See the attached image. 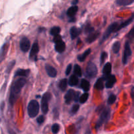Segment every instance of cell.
Listing matches in <instances>:
<instances>
[{
  "mask_svg": "<svg viewBox=\"0 0 134 134\" xmlns=\"http://www.w3.org/2000/svg\"><path fill=\"white\" fill-rule=\"evenodd\" d=\"M16 64V62L14 61V60H13V61H12L11 62H10V64L8 65L7 66V68L6 69V73H10V71H11V69H13V67H14V64Z\"/></svg>",
  "mask_w": 134,
  "mask_h": 134,
  "instance_id": "8d00e7d4",
  "label": "cell"
},
{
  "mask_svg": "<svg viewBox=\"0 0 134 134\" xmlns=\"http://www.w3.org/2000/svg\"><path fill=\"white\" fill-rule=\"evenodd\" d=\"M134 3V0H116V3L120 6H127Z\"/></svg>",
  "mask_w": 134,
  "mask_h": 134,
  "instance_id": "cb8c5ba5",
  "label": "cell"
},
{
  "mask_svg": "<svg viewBox=\"0 0 134 134\" xmlns=\"http://www.w3.org/2000/svg\"><path fill=\"white\" fill-rule=\"evenodd\" d=\"M30 69H18L16 70L14 77H28L30 75Z\"/></svg>",
  "mask_w": 134,
  "mask_h": 134,
  "instance_id": "2e32d148",
  "label": "cell"
},
{
  "mask_svg": "<svg viewBox=\"0 0 134 134\" xmlns=\"http://www.w3.org/2000/svg\"><path fill=\"white\" fill-rule=\"evenodd\" d=\"M120 41H116L115 42V43L113 44L112 47L113 51L114 53L117 54L119 53V51H120Z\"/></svg>",
  "mask_w": 134,
  "mask_h": 134,
  "instance_id": "f1b7e54d",
  "label": "cell"
},
{
  "mask_svg": "<svg viewBox=\"0 0 134 134\" xmlns=\"http://www.w3.org/2000/svg\"><path fill=\"white\" fill-rule=\"evenodd\" d=\"M61 40H62V37L60 36L59 34H58V35H54V37L53 41L54 42V43H56V42L58 41H60Z\"/></svg>",
  "mask_w": 134,
  "mask_h": 134,
  "instance_id": "f35d334b",
  "label": "cell"
},
{
  "mask_svg": "<svg viewBox=\"0 0 134 134\" xmlns=\"http://www.w3.org/2000/svg\"><path fill=\"white\" fill-rule=\"evenodd\" d=\"M80 33H81V30L79 29L78 27L73 26V27H71L70 29V35L71 39H75L79 35Z\"/></svg>",
  "mask_w": 134,
  "mask_h": 134,
  "instance_id": "e0dca14e",
  "label": "cell"
},
{
  "mask_svg": "<svg viewBox=\"0 0 134 134\" xmlns=\"http://www.w3.org/2000/svg\"><path fill=\"white\" fill-rule=\"evenodd\" d=\"M51 98V94L49 92H46L43 94L41 99V110L44 115L48 113V104Z\"/></svg>",
  "mask_w": 134,
  "mask_h": 134,
  "instance_id": "5b68a950",
  "label": "cell"
},
{
  "mask_svg": "<svg viewBox=\"0 0 134 134\" xmlns=\"http://www.w3.org/2000/svg\"><path fill=\"white\" fill-rule=\"evenodd\" d=\"M94 27H92V26H91V25L90 24H88L86 26V27H85V33L86 34H91V33L94 32Z\"/></svg>",
  "mask_w": 134,
  "mask_h": 134,
  "instance_id": "1f68e13d",
  "label": "cell"
},
{
  "mask_svg": "<svg viewBox=\"0 0 134 134\" xmlns=\"http://www.w3.org/2000/svg\"><path fill=\"white\" fill-rule=\"evenodd\" d=\"M26 83V81L24 78H20L17 79L12 85L10 96H9V103L11 105H13L14 103L16 102L17 99L19 97L20 94Z\"/></svg>",
  "mask_w": 134,
  "mask_h": 134,
  "instance_id": "6da1fadb",
  "label": "cell"
},
{
  "mask_svg": "<svg viewBox=\"0 0 134 134\" xmlns=\"http://www.w3.org/2000/svg\"><path fill=\"white\" fill-rule=\"evenodd\" d=\"M79 104H75L74 105H73L71 109V113L74 115V114H76L77 113V111L79 110Z\"/></svg>",
  "mask_w": 134,
  "mask_h": 134,
  "instance_id": "d590c367",
  "label": "cell"
},
{
  "mask_svg": "<svg viewBox=\"0 0 134 134\" xmlns=\"http://www.w3.org/2000/svg\"><path fill=\"white\" fill-rule=\"evenodd\" d=\"M133 20H134V13L132 14V15L131 16V17H130L128 20H125L124 22H122V23H120V24H119V26H118V27H117V31H120V30H122V28L128 26V25L130 24Z\"/></svg>",
  "mask_w": 134,
  "mask_h": 134,
  "instance_id": "5bb4252c",
  "label": "cell"
},
{
  "mask_svg": "<svg viewBox=\"0 0 134 134\" xmlns=\"http://www.w3.org/2000/svg\"><path fill=\"white\" fill-rule=\"evenodd\" d=\"M90 52H91V49H90V48H88V49L86 50L83 54H82L81 55H79V56L77 57V59L79 60V61L84 62L85 60V59L87 58V56L90 54Z\"/></svg>",
  "mask_w": 134,
  "mask_h": 134,
  "instance_id": "484cf974",
  "label": "cell"
},
{
  "mask_svg": "<svg viewBox=\"0 0 134 134\" xmlns=\"http://www.w3.org/2000/svg\"><path fill=\"white\" fill-rule=\"evenodd\" d=\"M78 0H72V5H75L76 4L78 3Z\"/></svg>",
  "mask_w": 134,
  "mask_h": 134,
  "instance_id": "7bdbcfd3",
  "label": "cell"
},
{
  "mask_svg": "<svg viewBox=\"0 0 134 134\" xmlns=\"http://www.w3.org/2000/svg\"><path fill=\"white\" fill-rule=\"evenodd\" d=\"M79 96H80L79 92H75V98H74L75 102H77L78 101H79V98H80Z\"/></svg>",
  "mask_w": 134,
  "mask_h": 134,
  "instance_id": "b9f144b4",
  "label": "cell"
},
{
  "mask_svg": "<svg viewBox=\"0 0 134 134\" xmlns=\"http://www.w3.org/2000/svg\"><path fill=\"white\" fill-rule=\"evenodd\" d=\"M60 126L58 124H54L52 126V132L53 133H58L60 131Z\"/></svg>",
  "mask_w": 134,
  "mask_h": 134,
  "instance_id": "e575fe53",
  "label": "cell"
},
{
  "mask_svg": "<svg viewBox=\"0 0 134 134\" xmlns=\"http://www.w3.org/2000/svg\"><path fill=\"white\" fill-rule=\"evenodd\" d=\"M118 26H119V23H118V22H114V23L111 24L107 27L105 32L103 34V37H102V39H101L100 42H99V44H102L103 42L105 41L109 37V36L113 34V33L117 32Z\"/></svg>",
  "mask_w": 134,
  "mask_h": 134,
  "instance_id": "277c9868",
  "label": "cell"
},
{
  "mask_svg": "<svg viewBox=\"0 0 134 134\" xmlns=\"http://www.w3.org/2000/svg\"><path fill=\"white\" fill-rule=\"evenodd\" d=\"M79 83V79L78 77H77L76 75H72L70 77H69V79L68 81V84H69L70 86H77Z\"/></svg>",
  "mask_w": 134,
  "mask_h": 134,
  "instance_id": "7402d4cb",
  "label": "cell"
},
{
  "mask_svg": "<svg viewBox=\"0 0 134 134\" xmlns=\"http://www.w3.org/2000/svg\"><path fill=\"white\" fill-rule=\"evenodd\" d=\"M30 41L27 37H24L20 41V48L23 52H27L30 48Z\"/></svg>",
  "mask_w": 134,
  "mask_h": 134,
  "instance_id": "9c48e42d",
  "label": "cell"
},
{
  "mask_svg": "<svg viewBox=\"0 0 134 134\" xmlns=\"http://www.w3.org/2000/svg\"><path fill=\"white\" fill-rule=\"evenodd\" d=\"M39 112V104L37 101L33 99L27 106V113L30 118H35Z\"/></svg>",
  "mask_w": 134,
  "mask_h": 134,
  "instance_id": "7a4b0ae2",
  "label": "cell"
},
{
  "mask_svg": "<svg viewBox=\"0 0 134 134\" xmlns=\"http://www.w3.org/2000/svg\"><path fill=\"white\" fill-rule=\"evenodd\" d=\"M60 31H61V28H60L59 26H54V27H52V28L51 29L50 34H51V35L54 36V35H58V34H60Z\"/></svg>",
  "mask_w": 134,
  "mask_h": 134,
  "instance_id": "83f0119b",
  "label": "cell"
},
{
  "mask_svg": "<svg viewBox=\"0 0 134 134\" xmlns=\"http://www.w3.org/2000/svg\"><path fill=\"white\" fill-rule=\"evenodd\" d=\"M104 78L103 77H101L99 78L97 80L96 82L95 85H94V87L96 89L98 90H102L104 88Z\"/></svg>",
  "mask_w": 134,
  "mask_h": 134,
  "instance_id": "ac0fdd59",
  "label": "cell"
},
{
  "mask_svg": "<svg viewBox=\"0 0 134 134\" xmlns=\"http://www.w3.org/2000/svg\"><path fill=\"white\" fill-rule=\"evenodd\" d=\"M86 72L87 75L90 78H94L98 74V68L96 65L95 64H94L92 62H90L88 64L87 67H86Z\"/></svg>",
  "mask_w": 134,
  "mask_h": 134,
  "instance_id": "52a82bcc",
  "label": "cell"
},
{
  "mask_svg": "<svg viewBox=\"0 0 134 134\" xmlns=\"http://www.w3.org/2000/svg\"><path fill=\"white\" fill-rule=\"evenodd\" d=\"M126 38L129 41H134V26L127 34Z\"/></svg>",
  "mask_w": 134,
  "mask_h": 134,
  "instance_id": "f546056e",
  "label": "cell"
},
{
  "mask_svg": "<svg viewBox=\"0 0 134 134\" xmlns=\"http://www.w3.org/2000/svg\"><path fill=\"white\" fill-rule=\"evenodd\" d=\"M65 43L62 40L55 43V50L58 53H62L65 50Z\"/></svg>",
  "mask_w": 134,
  "mask_h": 134,
  "instance_id": "4fadbf2b",
  "label": "cell"
},
{
  "mask_svg": "<svg viewBox=\"0 0 134 134\" xmlns=\"http://www.w3.org/2000/svg\"><path fill=\"white\" fill-rule=\"evenodd\" d=\"M111 70H112V65L109 62H107L104 65L103 69V76H108L111 75Z\"/></svg>",
  "mask_w": 134,
  "mask_h": 134,
  "instance_id": "ffe728a7",
  "label": "cell"
},
{
  "mask_svg": "<svg viewBox=\"0 0 134 134\" xmlns=\"http://www.w3.org/2000/svg\"><path fill=\"white\" fill-rule=\"evenodd\" d=\"M131 98H132V102H133V103L134 105V86H132V88H131Z\"/></svg>",
  "mask_w": 134,
  "mask_h": 134,
  "instance_id": "60d3db41",
  "label": "cell"
},
{
  "mask_svg": "<svg viewBox=\"0 0 134 134\" xmlns=\"http://www.w3.org/2000/svg\"><path fill=\"white\" fill-rule=\"evenodd\" d=\"M73 71H74L75 75H76L77 77H82V69H81L80 65H79L78 64L75 65L74 68H73Z\"/></svg>",
  "mask_w": 134,
  "mask_h": 134,
  "instance_id": "4316f807",
  "label": "cell"
},
{
  "mask_svg": "<svg viewBox=\"0 0 134 134\" xmlns=\"http://www.w3.org/2000/svg\"><path fill=\"white\" fill-rule=\"evenodd\" d=\"M78 7L76 6V5H73V6L71 7L67 11V15L70 17V18H73L78 11Z\"/></svg>",
  "mask_w": 134,
  "mask_h": 134,
  "instance_id": "d6986e66",
  "label": "cell"
},
{
  "mask_svg": "<svg viewBox=\"0 0 134 134\" xmlns=\"http://www.w3.org/2000/svg\"><path fill=\"white\" fill-rule=\"evenodd\" d=\"M67 85H68V79H62V80H60L58 86L62 91H65L67 88Z\"/></svg>",
  "mask_w": 134,
  "mask_h": 134,
  "instance_id": "d4e9b609",
  "label": "cell"
},
{
  "mask_svg": "<svg viewBox=\"0 0 134 134\" xmlns=\"http://www.w3.org/2000/svg\"><path fill=\"white\" fill-rule=\"evenodd\" d=\"M44 120H45V118H44V116H43V115H41V116H39V117L37 119V122L38 124H41L44 122Z\"/></svg>",
  "mask_w": 134,
  "mask_h": 134,
  "instance_id": "74e56055",
  "label": "cell"
},
{
  "mask_svg": "<svg viewBox=\"0 0 134 134\" xmlns=\"http://www.w3.org/2000/svg\"><path fill=\"white\" fill-rule=\"evenodd\" d=\"M81 87L85 92H88L90 90V84L87 80L86 79H82L81 82Z\"/></svg>",
  "mask_w": 134,
  "mask_h": 134,
  "instance_id": "44dd1931",
  "label": "cell"
},
{
  "mask_svg": "<svg viewBox=\"0 0 134 134\" xmlns=\"http://www.w3.org/2000/svg\"><path fill=\"white\" fill-rule=\"evenodd\" d=\"M105 82V87L107 88H111L116 82V77L113 75H109L108 76H103Z\"/></svg>",
  "mask_w": 134,
  "mask_h": 134,
  "instance_id": "30bf717a",
  "label": "cell"
},
{
  "mask_svg": "<svg viewBox=\"0 0 134 134\" xmlns=\"http://www.w3.org/2000/svg\"><path fill=\"white\" fill-rule=\"evenodd\" d=\"M107 58V53L106 52H103L100 56V65H102L104 64L105 61Z\"/></svg>",
  "mask_w": 134,
  "mask_h": 134,
  "instance_id": "836d02e7",
  "label": "cell"
},
{
  "mask_svg": "<svg viewBox=\"0 0 134 134\" xmlns=\"http://www.w3.org/2000/svg\"><path fill=\"white\" fill-rule=\"evenodd\" d=\"M75 95V91L72 89H70L68 91L66 94L65 95V102L67 104H69L73 99H74Z\"/></svg>",
  "mask_w": 134,
  "mask_h": 134,
  "instance_id": "7c38bea8",
  "label": "cell"
},
{
  "mask_svg": "<svg viewBox=\"0 0 134 134\" xmlns=\"http://www.w3.org/2000/svg\"><path fill=\"white\" fill-rule=\"evenodd\" d=\"M39 44L37 42L33 44L32 47L31 48V51L30 52V60L31 61H35L37 60V56L38 53H39Z\"/></svg>",
  "mask_w": 134,
  "mask_h": 134,
  "instance_id": "ba28073f",
  "label": "cell"
},
{
  "mask_svg": "<svg viewBox=\"0 0 134 134\" xmlns=\"http://www.w3.org/2000/svg\"><path fill=\"white\" fill-rule=\"evenodd\" d=\"M99 35V31H95L91 33V34H88L87 38H86V42L88 43H92V42H94V41L98 39V37Z\"/></svg>",
  "mask_w": 134,
  "mask_h": 134,
  "instance_id": "9a60e30c",
  "label": "cell"
},
{
  "mask_svg": "<svg viewBox=\"0 0 134 134\" xmlns=\"http://www.w3.org/2000/svg\"><path fill=\"white\" fill-rule=\"evenodd\" d=\"M111 116V109L109 108H105L103 110L101 113L99 119L96 123V128H99L103 125L104 123L108 122Z\"/></svg>",
  "mask_w": 134,
  "mask_h": 134,
  "instance_id": "3957f363",
  "label": "cell"
},
{
  "mask_svg": "<svg viewBox=\"0 0 134 134\" xmlns=\"http://www.w3.org/2000/svg\"><path fill=\"white\" fill-rule=\"evenodd\" d=\"M131 56H132V50L130 48V44L129 41H126L124 44V51L122 57V62L124 65H126L128 64V60Z\"/></svg>",
  "mask_w": 134,
  "mask_h": 134,
  "instance_id": "8992f818",
  "label": "cell"
},
{
  "mask_svg": "<svg viewBox=\"0 0 134 134\" xmlns=\"http://www.w3.org/2000/svg\"><path fill=\"white\" fill-rule=\"evenodd\" d=\"M45 70L47 71V73L48 74V75L51 77H55L57 75V71L56 69L54 68L53 66H52L50 64H46L45 66Z\"/></svg>",
  "mask_w": 134,
  "mask_h": 134,
  "instance_id": "8fae6325",
  "label": "cell"
},
{
  "mask_svg": "<svg viewBox=\"0 0 134 134\" xmlns=\"http://www.w3.org/2000/svg\"><path fill=\"white\" fill-rule=\"evenodd\" d=\"M8 44H5L3 47L1 48V51H0V62H2V60L5 58V55H6L7 52V50H8Z\"/></svg>",
  "mask_w": 134,
  "mask_h": 134,
  "instance_id": "603a6c76",
  "label": "cell"
},
{
  "mask_svg": "<svg viewBox=\"0 0 134 134\" xmlns=\"http://www.w3.org/2000/svg\"><path fill=\"white\" fill-rule=\"evenodd\" d=\"M71 69H72V65L71 64H69V65H68V66L66 68V70H65V75H69V73H70L71 71Z\"/></svg>",
  "mask_w": 134,
  "mask_h": 134,
  "instance_id": "ab89813d",
  "label": "cell"
},
{
  "mask_svg": "<svg viewBox=\"0 0 134 134\" xmlns=\"http://www.w3.org/2000/svg\"><path fill=\"white\" fill-rule=\"evenodd\" d=\"M116 96L115 94H111L109 97L108 99H107V103L109 105H112L116 102Z\"/></svg>",
  "mask_w": 134,
  "mask_h": 134,
  "instance_id": "d6a6232c",
  "label": "cell"
},
{
  "mask_svg": "<svg viewBox=\"0 0 134 134\" xmlns=\"http://www.w3.org/2000/svg\"><path fill=\"white\" fill-rule=\"evenodd\" d=\"M88 94L87 92L84 93L82 95H81L79 98V102L81 103H85L88 99Z\"/></svg>",
  "mask_w": 134,
  "mask_h": 134,
  "instance_id": "4dcf8cb0",
  "label": "cell"
}]
</instances>
